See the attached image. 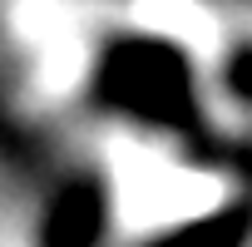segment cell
Returning a JSON list of instances; mask_svg holds the SVG:
<instances>
[{"instance_id":"6da1fadb","label":"cell","mask_w":252,"mask_h":247,"mask_svg":"<svg viewBox=\"0 0 252 247\" xmlns=\"http://www.w3.org/2000/svg\"><path fill=\"white\" fill-rule=\"evenodd\" d=\"M94 94L104 109L129 114L149 129L193 134L198 129V94H193V64L173 40L154 35H124L99 55Z\"/></svg>"},{"instance_id":"7a4b0ae2","label":"cell","mask_w":252,"mask_h":247,"mask_svg":"<svg viewBox=\"0 0 252 247\" xmlns=\"http://www.w3.org/2000/svg\"><path fill=\"white\" fill-rule=\"evenodd\" d=\"M109 232V193L94 173L69 178L40 222V247H99Z\"/></svg>"},{"instance_id":"3957f363","label":"cell","mask_w":252,"mask_h":247,"mask_svg":"<svg viewBox=\"0 0 252 247\" xmlns=\"http://www.w3.org/2000/svg\"><path fill=\"white\" fill-rule=\"evenodd\" d=\"M247 232H252V203H232V208H218V213H208L198 222L158 232L144 247H242Z\"/></svg>"},{"instance_id":"277c9868","label":"cell","mask_w":252,"mask_h":247,"mask_svg":"<svg viewBox=\"0 0 252 247\" xmlns=\"http://www.w3.org/2000/svg\"><path fill=\"white\" fill-rule=\"evenodd\" d=\"M222 79H227V89H232L242 104H252V45H242V50H232V55H227Z\"/></svg>"}]
</instances>
